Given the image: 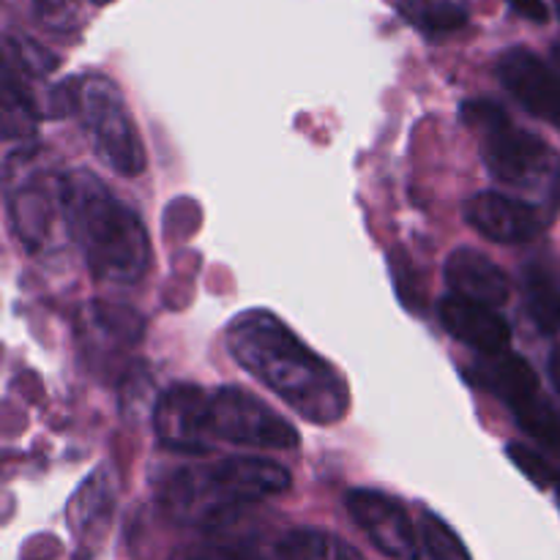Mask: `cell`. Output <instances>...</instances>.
<instances>
[{"label":"cell","instance_id":"21","mask_svg":"<svg viewBox=\"0 0 560 560\" xmlns=\"http://www.w3.org/2000/svg\"><path fill=\"white\" fill-rule=\"evenodd\" d=\"M33 11L49 27H69L77 20V0H33Z\"/></svg>","mask_w":560,"mask_h":560},{"label":"cell","instance_id":"25","mask_svg":"<svg viewBox=\"0 0 560 560\" xmlns=\"http://www.w3.org/2000/svg\"><path fill=\"white\" fill-rule=\"evenodd\" d=\"M552 58H556V63L560 66V44H556V47H552Z\"/></svg>","mask_w":560,"mask_h":560},{"label":"cell","instance_id":"13","mask_svg":"<svg viewBox=\"0 0 560 560\" xmlns=\"http://www.w3.org/2000/svg\"><path fill=\"white\" fill-rule=\"evenodd\" d=\"M468 377L476 386L487 388L495 397H501L509 408H517V405L528 402V399H534L539 394V377H536V372L530 370L528 361L514 353L485 355L479 364L470 366Z\"/></svg>","mask_w":560,"mask_h":560},{"label":"cell","instance_id":"3","mask_svg":"<svg viewBox=\"0 0 560 560\" xmlns=\"http://www.w3.org/2000/svg\"><path fill=\"white\" fill-rule=\"evenodd\" d=\"M290 490V474L271 459L228 457L186 465L162 485V509L180 525L211 528L244 506Z\"/></svg>","mask_w":560,"mask_h":560},{"label":"cell","instance_id":"28","mask_svg":"<svg viewBox=\"0 0 560 560\" xmlns=\"http://www.w3.org/2000/svg\"><path fill=\"white\" fill-rule=\"evenodd\" d=\"M556 11H558V16H560V0H556Z\"/></svg>","mask_w":560,"mask_h":560},{"label":"cell","instance_id":"20","mask_svg":"<svg viewBox=\"0 0 560 560\" xmlns=\"http://www.w3.org/2000/svg\"><path fill=\"white\" fill-rule=\"evenodd\" d=\"M506 452H509V457H512V463L517 465V468L523 470V474L528 476L536 487H558L560 474L552 468L550 459L541 457V454H536L534 448L520 446V443H509Z\"/></svg>","mask_w":560,"mask_h":560},{"label":"cell","instance_id":"5","mask_svg":"<svg viewBox=\"0 0 560 560\" xmlns=\"http://www.w3.org/2000/svg\"><path fill=\"white\" fill-rule=\"evenodd\" d=\"M55 96L63 98L66 109H74L80 115L93 151L109 170L126 178H135L145 170V148H142L140 131L115 82L93 74L80 77V80L63 82Z\"/></svg>","mask_w":560,"mask_h":560},{"label":"cell","instance_id":"10","mask_svg":"<svg viewBox=\"0 0 560 560\" xmlns=\"http://www.w3.org/2000/svg\"><path fill=\"white\" fill-rule=\"evenodd\" d=\"M503 88L536 118L560 126V71L525 47H512L498 58Z\"/></svg>","mask_w":560,"mask_h":560},{"label":"cell","instance_id":"6","mask_svg":"<svg viewBox=\"0 0 560 560\" xmlns=\"http://www.w3.org/2000/svg\"><path fill=\"white\" fill-rule=\"evenodd\" d=\"M213 438L257 452H290L301 443L299 430L244 388H219L211 397Z\"/></svg>","mask_w":560,"mask_h":560},{"label":"cell","instance_id":"2","mask_svg":"<svg viewBox=\"0 0 560 560\" xmlns=\"http://www.w3.org/2000/svg\"><path fill=\"white\" fill-rule=\"evenodd\" d=\"M60 202L66 228L93 277L113 284L140 282L151 262V241L140 217L82 170L63 178Z\"/></svg>","mask_w":560,"mask_h":560},{"label":"cell","instance_id":"7","mask_svg":"<svg viewBox=\"0 0 560 560\" xmlns=\"http://www.w3.org/2000/svg\"><path fill=\"white\" fill-rule=\"evenodd\" d=\"M465 219L476 233L495 244H525L545 233L550 224V208L523 197L479 191L465 202Z\"/></svg>","mask_w":560,"mask_h":560},{"label":"cell","instance_id":"15","mask_svg":"<svg viewBox=\"0 0 560 560\" xmlns=\"http://www.w3.org/2000/svg\"><path fill=\"white\" fill-rule=\"evenodd\" d=\"M397 9L416 31L443 38L468 25V9L457 0H397Z\"/></svg>","mask_w":560,"mask_h":560},{"label":"cell","instance_id":"18","mask_svg":"<svg viewBox=\"0 0 560 560\" xmlns=\"http://www.w3.org/2000/svg\"><path fill=\"white\" fill-rule=\"evenodd\" d=\"M421 545H424V552L430 560H470L463 539L435 514H424Z\"/></svg>","mask_w":560,"mask_h":560},{"label":"cell","instance_id":"9","mask_svg":"<svg viewBox=\"0 0 560 560\" xmlns=\"http://www.w3.org/2000/svg\"><path fill=\"white\" fill-rule=\"evenodd\" d=\"M350 517L370 536L383 556L394 560L419 558V536L402 503L375 490H353L345 498Z\"/></svg>","mask_w":560,"mask_h":560},{"label":"cell","instance_id":"11","mask_svg":"<svg viewBox=\"0 0 560 560\" xmlns=\"http://www.w3.org/2000/svg\"><path fill=\"white\" fill-rule=\"evenodd\" d=\"M443 328L454 339L465 342L468 348L479 350L481 355H501L509 353L512 345V326L498 315L495 306L476 304V301L463 299V295H446L438 306Z\"/></svg>","mask_w":560,"mask_h":560},{"label":"cell","instance_id":"8","mask_svg":"<svg viewBox=\"0 0 560 560\" xmlns=\"http://www.w3.org/2000/svg\"><path fill=\"white\" fill-rule=\"evenodd\" d=\"M153 427H156L159 441L173 452H211L208 446V438L213 435L211 397L200 386H189V383L167 388L153 410Z\"/></svg>","mask_w":560,"mask_h":560},{"label":"cell","instance_id":"17","mask_svg":"<svg viewBox=\"0 0 560 560\" xmlns=\"http://www.w3.org/2000/svg\"><path fill=\"white\" fill-rule=\"evenodd\" d=\"M512 413L514 421L534 441H539L545 448H552V452H560V413L547 399H541V394H536L528 402L512 408Z\"/></svg>","mask_w":560,"mask_h":560},{"label":"cell","instance_id":"24","mask_svg":"<svg viewBox=\"0 0 560 560\" xmlns=\"http://www.w3.org/2000/svg\"><path fill=\"white\" fill-rule=\"evenodd\" d=\"M547 372H550L552 386H556V392L560 394V348H556L550 353V361H547Z\"/></svg>","mask_w":560,"mask_h":560},{"label":"cell","instance_id":"1","mask_svg":"<svg viewBox=\"0 0 560 560\" xmlns=\"http://www.w3.org/2000/svg\"><path fill=\"white\" fill-rule=\"evenodd\" d=\"M228 350L252 377L312 424H334L350 408L342 375L271 312L252 310L228 326Z\"/></svg>","mask_w":560,"mask_h":560},{"label":"cell","instance_id":"23","mask_svg":"<svg viewBox=\"0 0 560 560\" xmlns=\"http://www.w3.org/2000/svg\"><path fill=\"white\" fill-rule=\"evenodd\" d=\"M509 5L530 22H547V16H550L545 0H509Z\"/></svg>","mask_w":560,"mask_h":560},{"label":"cell","instance_id":"22","mask_svg":"<svg viewBox=\"0 0 560 560\" xmlns=\"http://www.w3.org/2000/svg\"><path fill=\"white\" fill-rule=\"evenodd\" d=\"M175 560H252V558L244 556V552L230 550V547H200V550H191Z\"/></svg>","mask_w":560,"mask_h":560},{"label":"cell","instance_id":"27","mask_svg":"<svg viewBox=\"0 0 560 560\" xmlns=\"http://www.w3.org/2000/svg\"><path fill=\"white\" fill-rule=\"evenodd\" d=\"M556 492H558V509H560V481H558V487H556Z\"/></svg>","mask_w":560,"mask_h":560},{"label":"cell","instance_id":"4","mask_svg":"<svg viewBox=\"0 0 560 560\" xmlns=\"http://www.w3.org/2000/svg\"><path fill=\"white\" fill-rule=\"evenodd\" d=\"M465 124L485 129L481 156L498 184L509 189L528 191L541 200V206L556 208L560 202V156L539 135L517 129L509 120L506 109L498 102L463 104Z\"/></svg>","mask_w":560,"mask_h":560},{"label":"cell","instance_id":"19","mask_svg":"<svg viewBox=\"0 0 560 560\" xmlns=\"http://www.w3.org/2000/svg\"><path fill=\"white\" fill-rule=\"evenodd\" d=\"M5 49H9L11 63L20 66V69L27 71V74L42 77V74H49V71L58 66V58H55L52 52H47L44 47H38L36 42H31V38L9 36Z\"/></svg>","mask_w":560,"mask_h":560},{"label":"cell","instance_id":"12","mask_svg":"<svg viewBox=\"0 0 560 560\" xmlns=\"http://www.w3.org/2000/svg\"><path fill=\"white\" fill-rule=\"evenodd\" d=\"M446 282L454 295L476 301V304L501 306L512 295L509 277L490 260L487 255L476 249H457L446 260Z\"/></svg>","mask_w":560,"mask_h":560},{"label":"cell","instance_id":"26","mask_svg":"<svg viewBox=\"0 0 560 560\" xmlns=\"http://www.w3.org/2000/svg\"><path fill=\"white\" fill-rule=\"evenodd\" d=\"M93 3H98V5H104V3H113V0H93Z\"/></svg>","mask_w":560,"mask_h":560},{"label":"cell","instance_id":"14","mask_svg":"<svg viewBox=\"0 0 560 560\" xmlns=\"http://www.w3.org/2000/svg\"><path fill=\"white\" fill-rule=\"evenodd\" d=\"M523 293L528 315L539 331H560V277L547 262H530L523 271Z\"/></svg>","mask_w":560,"mask_h":560},{"label":"cell","instance_id":"16","mask_svg":"<svg viewBox=\"0 0 560 560\" xmlns=\"http://www.w3.org/2000/svg\"><path fill=\"white\" fill-rule=\"evenodd\" d=\"M271 560H361L353 547L323 530H290L273 547Z\"/></svg>","mask_w":560,"mask_h":560}]
</instances>
